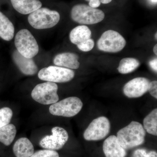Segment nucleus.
Segmentation results:
<instances>
[{
	"label": "nucleus",
	"instance_id": "obj_4",
	"mask_svg": "<svg viewBox=\"0 0 157 157\" xmlns=\"http://www.w3.org/2000/svg\"><path fill=\"white\" fill-rule=\"evenodd\" d=\"M14 44L19 53L27 58H33L39 52V45L36 40L26 29L17 32L14 39Z\"/></svg>",
	"mask_w": 157,
	"mask_h": 157
},
{
	"label": "nucleus",
	"instance_id": "obj_20",
	"mask_svg": "<svg viewBox=\"0 0 157 157\" xmlns=\"http://www.w3.org/2000/svg\"><path fill=\"white\" fill-rule=\"evenodd\" d=\"M140 65V62L137 59L125 58L121 60L117 70L121 74H128L135 71Z\"/></svg>",
	"mask_w": 157,
	"mask_h": 157
},
{
	"label": "nucleus",
	"instance_id": "obj_18",
	"mask_svg": "<svg viewBox=\"0 0 157 157\" xmlns=\"http://www.w3.org/2000/svg\"><path fill=\"white\" fill-rule=\"evenodd\" d=\"M14 28L11 21L0 11V38L10 41L14 36Z\"/></svg>",
	"mask_w": 157,
	"mask_h": 157
},
{
	"label": "nucleus",
	"instance_id": "obj_12",
	"mask_svg": "<svg viewBox=\"0 0 157 157\" xmlns=\"http://www.w3.org/2000/svg\"><path fill=\"white\" fill-rule=\"evenodd\" d=\"M12 57L15 64L23 74L33 76L38 72V67L33 58H27L20 54L17 50L14 51Z\"/></svg>",
	"mask_w": 157,
	"mask_h": 157
},
{
	"label": "nucleus",
	"instance_id": "obj_10",
	"mask_svg": "<svg viewBox=\"0 0 157 157\" xmlns=\"http://www.w3.org/2000/svg\"><path fill=\"white\" fill-rule=\"evenodd\" d=\"M52 135L42 138L39 145L42 148L51 150H58L64 146L69 139L68 132L63 128L54 127L52 129Z\"/></svg>",
	"mask_w": 157,
	"mask_h": 157
},
{
	"label": "nucleus",
	"instance_id": "obj_5",
	"mask_svg": "<svg viewBox=\"0 0 157 157\" xmlns=\"http://www.w3.org/2000/svg\"><path fill=\"white\" fill-rule=\"evenodd\" d=\"M83 106L82 101L77 97H69L52 104L49 108L51 114L57 116L70 117L80 112Z\"/></svg>",
	"mask_w": 157,
	"mask_h": 157
},
{
	"label": "nucleus",
	"instance_id": "obj_8",
	"mask_svg": "<svg viewBox=\"0 0 157 157\" xmlns=\"http://www.w3.org/2000/svg\"><path fill=\"white\" fill-rule=\"evenodd\" d=\"M75 76V72L71 69L56 66H49L41 69L38 73V77L42 80L50 82H68Z\"/></svg>",
	"mask_w": 157,
	"mask_h": 157
},
{
	"label": "nucleus",
	"instance_id": "obj_32",
	"mask_svg": "<svg viewBox=\"0 0 157 157\" xmlns=\"http://www.w3.org/2000/svg\"><path fill=\"white\" fill-rule=\"evenodd\" d=\"M157 33L156 32V34H155V38H156V39H157Z\"/></svg>",
	"mask_w": 157,
	"mask_h": 157
},
{
	"label": "nucleus",
	"instance_id": "obj_31",
	"mask_svg": "<svg viewBox=\"0 0 157 157\" xmlns=\"http://www.w3.org/2000/svg\"><path fill=\"white\" fill-rule=\"evenodd\" d=\"M153 52L155 55H157V45L156 44L153 48Z\"/></svg>",
	"mask_w": 157,
	"mask_h": 157
},
{
	"label": "nucleus",
	"instance_id": "obj_13",
	"mask_svg": "<svg viewBox=\"0 0 157 157\" xmlns=\"http://www.w3.org/2000/svg\"><path fill=\"white\" fill-rule=\"evenodd\" d=\"M103 151L106 157H125L126 151L118 141L117 136L111 135L104 140Z\"/></svg>",
	"mask_w": 157,
	"mask_h": 157
},
{
	"label": "nucleus",
	"instance_id": "obj_22",
	"mask_svg": "<svg viewBox=\"0 0 157 157\" xmlns=\"http://www.w3.org/2000/svg\"><path fill=\"white\" fill-rule=\"evenodd\" d=\"M13 116V111L8 107L0 108V128L10 124Z\"/></svg>",
	"mask_w": 157,
	"mask_h": 157
},
{
	"label": "nucleus",
	"instance_id": "obj_17",
	"mask_svg": "<svg viewBox=\"0 0 157 157\" xmlns=\"http://www.w3.org/2000/svg\"><path fill=\"white\" fill-rule=\"evenodd\" d=\"M92 33L86 25L78 26L72 30L70 34V41L73 44L78 45L91 37Z\"/></svg>",
	"mask_w": 157,
	"mask_h": 157
},
{
	"label": "nucleus",
	"instance_id": "obj_19",
	"mask_svg": "<svg viewBox=\"0 0 157 157\" xmlns=\"http://www.w3.org/2000/svg\"><path fill=\"white\" fill-rule=\"evenodd\" d=\"M17 133L14 125L9 124L0 128V143L9 146L13 142Z\"/></svg>",
	"mask_w": 157,
	"mask_h": 157
},
{
	"label": "nucleus",
	"instance_id": "obj_30",
	"mask_svg": "<svg viewBox=\"0 0 157 157\" xmlns=\"http://www.w3.org/2000/svg\"><path fill=\"white\" fill-rule=\"evenodd\" d=\"M87 1H89L90 0H86ZM101 3H103L104 4H107L108 3L111 2L112 0H100Z\"/></svg>",
	"mask_w": 157,
	"mask_h": 157
},
{
	"label": "nucleus",
	"instance_id": "obj_2",
	"mask_svg": "<svg viewBox=\"0 0 157 157\" xmlns=\"http://www.w3.org/2000/svg\"><path fill=\"white\" fill-rule=\"evenodd\" d=\"M60 18V16L57 11L46 8H41L30 14L28 21L34 29H44L56 25Z\"/></svg>",
	"mask_w": 157,
	"mask_h": 157
},
{
	"label": "nucleus",
	"instance_id": "obj_7",
	"mask_svg": "<svg viewBox=\"0 0 157 157\" xmlns=\"http://www.w3.org/2000/svg\"><path fill=\"white\" fill-rule=\"evenodd\" d=\"M126 45L124 38L119 33L112 30L104 32L97 43L99 50L110 53L120 52Z\"/></svg>",
	"mask_w": 157,
	"mask_h": 157
},
{
	"label": "nucleus",
	"instance_id": "obj_9",
	"mask_svg": "<svg viewBox=\"0 0 157 157\" xmlns=\"http://www.w3.org/2000/svg\"><path fill=\"white\" fill-rule=\"evenodd\" d=\"M110 130V123L108 119L100 117L90 123L85 131L83 137L89 141L101 140L109 134Z\"/></svg>",
	"mask_w": 157,
	"mask_h": 157
},
{
	"label": "nucleus",
	"instance_id": "obj_21",
	"mask_svg": "<svg viewBox=\"0 0 157 157\" xmlns=\"http://www.w3.org/2000/svg\"><path fill=\"white\" fill-rule=\"evenodd\" d=\"M144 128L149 134L157 135V109H155L144 118Z\"/></svg>",
	"mask_w": 157,
	"mask_h": 157
},
{
	"label": "nucleus",
	"instance_id": "obj_6",
	"mask_svg": "<svg viewBox=\"0 0 157 157\" xmlns=\"http://www.w3.org/2000/svg\"><path fill=\"white\" fill-rule=\"evenodd\" d=\"M57 85L55 82H46L37 85L31 93L34 101L43 105H50L59 101Z\"/></svg>",
	"mask_w": 157,
	"mask_h": 157
},
{
	"label": "nucleus",
	"instance_id": "obj_27",
	"mask_svg": "<svg viewBox=\"0 0 157 157\" xmlns=\"http://www.w3.org/2000/svg\"><path fill=\"white\" fill-rule=\"evenodd\" d=\"M101 4L100 0H90L89 6L94 9H97L100 6Z\"/></svg>",
	"mask_w": 157,
	"mask_h": 157
},
{
	"label": "nucleus",
	"instance_id": "obj_24",
	"mask_svg": "<svg viewBox=\"0 0 157 157\" xmlns=\"http://www.w3.org/2000/svg\"><path fill=\"white\" fill-rule=\"evenodd\" d=\"M94 40L90 38V39L86 40L84 42H82L77 45V46L78 49L82 51L87 52L91 50L94 48Z\"/></svg>",
	"mask_w": 157,
	"mask_h": 157
},
{
	"label": "nucleus",
	"instance_id": "obj_11",
	"mask_svg": "<svg viewBox=\"0 0 157 157\" xmlns=\"http://www.w3.org/2000/svg\"><path fill=\"white\" fill-rule=\"evenodd\" d=\"M149 80L144 77H137L127 82L123 88L125 95L129 98L141 97L148 91Z\"/></svg>",
	"mask_w": 157,
	"mask_h": 157
},
{
	"label": "nucleus",
	"instance_id": "obj_23",
	"mask_svg": "<svg viewBox=\"0 0 157 157\" xmlns=\"http://www.w3.org/2000/svg\"><path fill=\"white\" fill-rule=\"evenodd\" d=\"M30 157H59L58 153L56 151L44 149L34 152Z\"/></svg>",
	"mask_w": 157,
	"mask_h": 157
},
{
	"label": "nucleus",
	"instance_id": "obj_29",
	"mask_svg": "<svg viewBox=\"0 0 157 157\" xmlns=\"http://www.w3.org/2000/svg\"><path fill=\"white\" fill-rule=\"evenodd\" d=\"M146 157H157V154L156 151H151L147 154Z\"/></svg>",
	"mask_w": 157,
	"mask_h": 157
},
{
	"label": "nucleus",
	"instance_id": "obj_15",
	"mask_svg": "<svg viewBox=\"0 0 157 157\" xmlns=\"http://www.w3.org/2000/svg\"><path fill=\"white\" fill-rule=\"evenodd\" d=\"M11 2L14 9L23 14H31L42 6L39 0H11Z\"/></svg>",
	"mask_w": 157,
	"mask_h": 157
},
{
	"label": "nucleus",
	"instance_id": "obj_1",
	"mask_svg": "<svg viewBox=\"0 0 157 157\" xmlns=\"http://www.w3.org/2000/svg\"><path fill=\"white\" fill-rule=\"evenodd\" d=\"M145 135L146 132L141 124L133 121L118 132L117 138L121 146L128 150L143 144Z\"/></svg>",
	"mask_w": 157,
	"mask_h": 157
},
{
	"label": "nucleus",
	"instance_id": "obj_26",
	"mask_svg": "<svg viewBox=\"0 0 157 157\" xmlns=\"http://www.w3.org/2000/svg\"><path fill=\"white\" fill-rule=\"evenodd\" d=\"M146 151L143 149H138L136 150L133 155L132 157H146Z\"/></svg>",
	"mask_w": 157,
	"mask_h": 157
},
{
	"label": "nucleus",
	"instance_id": "obj_3",
	"mask_svg": "<svg viewBox=\"0 0 157 157\" xmlns=\"http://www.w3.org/2000/svg\"><path fill=\"white\" fill-rule=\"evenodd\" d=\"M72 19L75 22L84 25H93L101 22L105 17L102 10L91 8L85 4H78L72 8Z\"/></svg>",
	"mask_w": 157,
	"mask_h": 157
},
{
	"label": "nucleus",
	"instance_id": "obj_25",
	"mask_svg": "<svg viewBox=\"0 0 157 157\" xmlns=\"http://www.w3.org/2000/svg\"><path fill=\"white\" fill-rule=\"evenodd\" d=\"M148 91L154 98L157 99V81L156 80L150 82Z\"/></svg>",
	"mask_w": 157,
	"mask_h": 157
},
{
	"label": "nucleus",
	"instance_id": "obj_14",
	"mask_svg": "<svg viewBox=\"0 0 157 157\" xmlns=\"http://www.w3.org/2000/svg\"><path fill=\"white\" fill-rule=\"evenodd\" d=\"M78 56L76 54L64 52L59 54L55 57L53 63L55 65L70 69H77L79 68Z\"/></svg>",
	"mask_w": 157,
	"mask_h": 157
},
{
	"label": "nucleus",
	"instance_id": "obj_28",
	"mask_svg": "<svg viewBox=\"0 0 157 157\" xmlns=\"http://www.w3.org/2000/svg\"><path fill=\"white\" fill-rule=\"evenodd\" d=\"M149 64L150 66L151 67L153 70H154L156 72L157 71V59H154L151 60L149 63Z\"/></svg>",
	"mask_w": 157,
	"mask_h": 157
},
{
	"label": "nucleus",
	"instance_id": "obj_33",
	"mask_svg": "<svg viewBox=\"0 0 157 157\" xmlns=\"http://www.w3.org/2000/svg\"><path fill=\"white\" fill-rule=\"evenodd\" d=\"M152 1V2H157V0H151Z\"/></svg>",
	"mask_w": 157,
	"mask_h": 157
},
{
	"label": "nucleus",
	"instance_id": "obj_16",
	"mask_svg": "<svg viewBox=\"0 0 157 157\" xmlns=\"http://www.w3.org/2000/svg\"><path fill=\"white\" fill-rule=\"evenodd\" d=\"M13 151L16 157H30L34 153V147L28 138L21 137L14 143Z\"/></svg>",
	"mask_w": 157,
	"mask_h": 157
}]
</instances>
